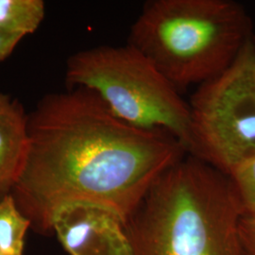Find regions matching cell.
Returning a JSON list of instances; mask_svg holds the SVG:
<instances>
[{
    "instance_id": "52a82bcc",
    "label": "cell",
    "mask_w": 255,
    "mask_h": 255,
    "mask_svg": "<svg viewBox=\"0 0 255 255\" xmlns=\"http://www.w3.org/2000/svg\"><path fill=\"white\" fill-rule=\"evenodd\" d=\"M27 120L18 101L0 94V200L11 193L26 163Z\"/></svg>"
},
{
    "instance_id": "9c48e42d",
    "label": "cell",
    "mask_w": 255,
    "mask_h": 255,
    "mask_svg": "<svg viewBox=\"0 0 255 255\" xmlns=\"http://www.w3.org/2000/svg\"><path fill=\"white\" fill-rule=\"evenodd\" d=\"M30 220L19 209L11 194L0 200V255H23Z\"/></svg>"
},
{
    "instance_id": "ba28073f",
    "label": "cell",
    "mask_w": 255,
    "mask_h": 255,
    "mask_svg": "<svg viewBox=\"0 0 255 255\" xmlns=\"http://www.w3.org/2000/svg\"><path fill=\"white\" fill-rule=\"evenodd\" d=\"M45 17L42 0H0V32L23 38L33 33Z\"/></svg>"
},
{
    "instance_id": "8992f818",
    "label": "cell",
    "mask_w": 255,
    "mask_h": 255,
    "mask_svg": "<svg viewBox=\"0 0 255 255\" xmlns=\"http://www.w3.org/2000/svg\"><path fill=\"white\" fill-rule=\"evenodd\" d=\"M49 231L70 255H134L128 220L101 204L64 203L52 213Z\"/></svg>"
},
{
    "instance_id": "6da1fadb",
    "label": "cell",
    "mask_w": 255,
    "mask_h": 255,
    "mask_svg": "<svg viewBox=\"0 0 255 255\" xmlns=\"http://www.w3.org/2000/svg\"><path fill=\"white\" fill-rule=\"evenodd\" d=\"M28 149L11 195L35 228L56 208L98 203L128 220L166 169L186 153L161 129L134 127L86 88L49 95L28 116Z\"/></svg>"
},
{
    "instance_id": "30bf717a",
    "label": "cell",
    "mask_w": 255,
    "mask_h": 255,
    "mask_svg": "<svg viewBox=\"0 0 255 255\" xmlns=\"http://www.w3.org/2000/svg\"><path fill=\"white\" fill-rule=\"evenodd\" d=\"M229 177L244 213H255V153L237 164Z\"/></svg>"
},
{
    "instance_id": "8fae6325",
    "label": "cell",
    "mask_w": 255,
    "mask_h": 255,
    "mask_svg": "<svg viewBox=\"0 0 255 255\" xmlns=\"http://www.w3.org/2000/svg\"><path fill=\"white\" fill-rule=\"evenodd\" d=\"M239 235L243 255H255V213H243Z\"/></svg>"
},
{
    "instance_id": "7c38bea8",
    "label": "cell",
    "mask_w": 255,
    "mask_h": 255,
    "mask_svg": "<svg viewBox=\"0 0 255 255\" xmlns=\"http://www.w3.org/2000/svg\"><path fill=\"white\" fill-rule=\"evenodd\" d=\"M21 39V37L8 35L0 32V62L6 60L12 53Z\"/></svg>"
},
{
    "instance_id": "4fadbf2b",
    "label": "cell",
    "mask_w": 255,
    "mask_h": 255,
    "mask_svg": "<svg viewBox=\"0 0 255 255\" xmlns=\"http://www.w3.org/2000/svg\"></svg>"
},
{
    "instance_id": "3957f363",
    "label": "cell",
    "mask_w": 255,
    "mask_h": 255,
    "mask_svg": "<svg viewBox=\"0 0 255 255\" xmlns=\"http://www.w3.org/2000/svg\"><path fill=\"white\" fill-rule=\"evenodd\" d=\"M251 38L244 8L231 0H150L128 42L179 90L225 71Z\"/></svg>"
},
{
    "instance_id": "277c9868",
    "label": "cell",
    "mask_w": 255,
    "mask_h": 255,
    "mask_svg": "<svg viewBox=\"0 0 255 255\" xmlns=\"http://www.w3.org/2000/svg\"><path fill=\"white\" fill-rule=\"evenodd\" d=\"M66 82L97 94L118 118L134 127L161 129L192 149L189 104L155 64L129 44L98 46L71 56Z\"/></svg>"
},
{
    "instance_id": "7a4b0ae2",
    "label": "cell",
    "mask_w": 255,
    "mask_h": 255,
    "mask_svg": "<svg viewBox=\"0 0 255 255\" xmlns=\"http://www.w3.org/2000/svg\"><path fill=\"white\" fill-rule=\"evenodd\" d=\"M243 213L228 175L183 157L157 179L128 219L134 255H243Z\"/></svg>"
},
{
    "instance_id": "5b68a950",
    "label": "cell",
    "mask_w": 255,
    "mask_h": 255,
    "mask_svg": "<svg viewBox=\"0 0 255 255\" xmlns=\"http://www.w3.org/2000/svg\"><path fill=\"white\" fill-rule=\"evenodd\" d=\"M188 104L190 156L229 176L255 153V43L252 37L225 71L198 87Z\"/></svg>"
}]
</instances>
